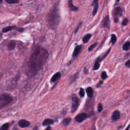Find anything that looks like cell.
I'll return each instance as SVG.
<instances>
[{"instance_id":"2e32d148","label":"cell","mask_w":130,"mask_h":130,"mask_svg":"<svg viewBox=\"0 0 130 130\" xmlns=\"http://www.w3.org/2000/svg\"><path fill=\"white\" fill-rule=\"evenodd\" d=\"M91 37V35L90 34H87L85 35L82 38L83 42L84 43H87L89 41Z\"/></svg>"},{"instance_id":"ac0fdd59","label":"cell","mask_w":130,"mask_h":130,"mask_svg":"<svg viewBox=\"0 0 130 130\" xmlns=\"http://www.w3.org/2000/svg\"><path fill=\"white\" fill-rule=\"evenodd\" d=\"M14 28H16L17 29V28L15 26H7L6 27H4L3 29V32L4 33H5V32H7L8 31L13 29H14Z\"/></svg>"},{"instance_id":"9a60e30c","label":"cell","mask_w":130,"mask_h":130,"mask_svg":"<svg viewBox=\"0 0 130 130\" xmlns=\"http://www.w3.org/2000/svg\"><path fill=\"white\" fill-rule=\"evenodd\" d=\"M86 91L87 94V96L89 98H92L93 96V90L92 88L91 87H88L86 88Z\"/></svg>"},{"instance_id":"52a82bcc","label":"cell","mask_w":130,"mask_h":130,"mask_svg":"<svg viewBox=\"0 0 130 130\" xmlns=\"http://www.w3.org/2000/svg\"><path fill=\"white\" fill-rule=\"evenodd\" d=\"M99 0H93L92 3L91 4V6L93 7L92 13V15L93 16H94L98 12V10L99 9Z\"/></svg>"},{"instance_id":"484cf974","label":"cell","mask_w":130,"mask_h":130,"mask_svg":"<svg viewBox=\"0 0 130 130\" xmlns=\"http://www.w3.org/2000/svg\"><path fill=\"white\" fill-rule=\"evenodd\" d=\"M20 0H6V2L10 4H13L18 3Z\"/></svg>"},{"instance_id":"30bf717a","label":"cell","mask_w":130,"mask_h":130,"mask_svg":"<svg viewBox=\"0 0 130 130\" xmlns=\"http://www.w3.org/2000/svg\"><path fill=\"white\" fill-rule=\"evenodd\" d=\"M81 49H82V45H77L75 47L74 50L73 51V54H72V56L73 57H75L76 56H77L79 53H80L81 51Z\"/></svg>"},{"instance_id":"277c9868","label":"cell","mask_w":130,"mask_h":130,"mask_svg":"<svg viewBox=\"0 0 130 130\" xmlns=\"http://www.w3.org/2000/svg\"><path fill=\"white\" fill-rule=\"evenodd\" d=\"M80 104L79 99L75 95H74L72 98V106H71V112H74L76 111Z\"/></svg>"},{"instance_id":"d590c367","label":"cell","mask_w":130,"mask_h":130,"mask_svg":"<svg viewBox=\"0 0 130 130\" xmlns=\"http://www.w3.org/2000/svg\"><path fill=\"white\" fill-rule=\"evenodd\" d=\"M51 129V127L50 126H48V127H46V129Z\"/></svg>"},{"instance_id":"83f0119b","label":"cell","mask_w":130,"mask_h":130,"mask_svg":"<svg viewBox=\"0 0 130 130\" xmlns=\"http://www.w3.org/2000/svg\"><path fill=\"white\" fill-rule=\"evenodd\" d=\"M129 22V20L128 18H125L123 19L122 22V25L123 26H125L126 25H127V24Z\"/></svg>"},{"instance_id":"7a4b0ae2","label":"cell","mask_w":130,"mask_h":130,"mask_svg":"<svg viewBox=\"0 0 130 130\" xmlns=\"http://www.w3.org/2000/svg\"><path fill=\"white\" fill-rule=\"evenodd\" d=\"M59 2L60 1H58L54 4L46 16V20L47 25L49 28L52 29L56 28L58 25L60 20L59 9Z\"/></svg>"},{"instance_id":"5b68a950","label":"cell","mask_w":130,"mask_h":130,"mask_svg":"<svg viewBox=\"0 0 130 130\" xmlns=\"http://www.w3.org/2000/svg\"><path fill=\"white\" fill-rule=\"evenodd\" d=\"M122 10L121 7H117L114 8L113 12V15L114 18H118L119 17L121 16L122 15Z\"/></svg>"},{"instance_id":"44dd1931","label":"cell","mask_w":130,"mask_h":130,"mask_svg":"<svg viewBox=\"0 0 130 130\" xmlns=\"http://www.w3.org/2000/svg\"><path fill=\"white\" fill-rule=\"evenodd\" d=\"M111 41H110V43H112L113 45H114L115 43H116V41H117V37L114 34H112L111 35Z\"/></svg>"},{"instance_id":"cb8c5ba5","label":"cell","mask_w":130,"mask_h":130,"mask_svg":"<svg viewBox=\"0 0 130 130\" xmlns=\"http://www.w3.org/2000/svg\"><path fill=\"white\" fill-rule=\"evenodd\" d=\"M9 123H6L4 124L1 127H0V129H2V130H7L9 128Z\"/></svg>"},{"instance_id":"8992f818","label":"cell","mask_w":130,"mask_h":130,"mask_svg":"<svg viewBox=\"0 0 130 130\" xmlns=\"http://www.w3.org/2000/svg\"><path fill=\"white\" fill-rule=\"evenodd\" d=\"M87 117V115L85 113H81L77 115L75 118V119L76 122H82L84 120H85Z\"/></svg>"},{"instance_id":"7c38bea8","label":"cell","mask_w":130,"mask_h":130,"mask_svg":"<svg viewBox=\"0 0 130 130\" xmlns=\"http://www.w3.org/2000/svg\"><path fill=\"white\" fill-rule=\"evenodd\" d=\"M120 118V112L118 110H115L112 115V120L113 121H115L118 120Z\"/></svg>"},{"instance_id":"ba28073f","label":"cell","mask_w":130,"mask_h":130,"mask_svg":"<svg viewBox=\"0 0 130 130\" xmlns=\"http://www.w3.org/2000/svg\"><path fill=\"white\" fill-rule=\"evenodd\" d=\"M30 122L25 119H21L18 122V126L21 128H25L30 125Z\"/></svg>"},{"instance_id":"d6a6232c","label":"cell","mask_w":130,"mask_h":130,"mask_svg":"<svg viewBox=\"0 0 130 130\" xmlns=\"http://www.w3.org/2000/svg\"><path fill=\"white\" fill-rule=\"evenodd\" d=\"M103 82L102 81H100V82H99L98 84H96V87H99L102 85V84L103 83Z\"/></svg>"},{"instance_id":"74e56055","label":"cell","mask_w":130,"mask_h":130,"mask_svg":"<svg viewBox=\"0 0 130 130\" xmlns=\"http://www.w3.org/2000/svg\"><path fill=\"white\" fill-rule=\"evenodd\" d=\"M3 2V0H0V3H2Z\"/></svg>"},{"instance_id":"4dcf8cb0","label":"cell","mask_w":130,"mask_h":130,"mask_svg":"<svg viewBox=\"0 0 130 130\" xmlns=\"http://www.w3.org/2000/svg\"><path fill=\"white\" fill-rule=\"evenodd\" d=\"M81 26H82V22H80L79 24L78 25V26H77V27H76V29H75V34L77 33V32L78 31L79 28H80V27H81Z\"/></svg>"},{"instance_id":"f546056e","label":"cell","mask_w":130,"mask_h":130,"mask_svg":"<svg viewBox=\"0 0 130 130\" xmlns=\"http://www.w3.org/2000/svg\"><path fill=\"white\" fill-rule=\"evenodd\" d=\"M103 110V106L102 105V104L99 103L98 106V111L99 112H102V111Z\"/></svg>"},{"instance_id":"3957f363","label":"cell","mask_w":130,"mask_h":130,"mask_svg":"<svg viewBox=\"0 0 130 130\" xmlns=\"http://www.w3.org/2000/svg\"><path fill=\"white\" fill-rule=\"evenodd\" d=\"M12 96L9 93H4L0 95V109L7 106L13 102Z\"/></svg>"},{"instance_id":"8d00e7d4","label":"cell","mask_w":130,"mask_h":130,"mask_svg":"<svg viewBox=\"0 0 130 130\" xmlns=\"http://www.w3.org/2000/svg\"><path fill=\"white\" fill-rule=\"evenodd\" d=\"M119 1L120 0H116V3H118V2H119Z\"/></svg>"},{"instance_id":"1f68e13d","label":"cell","mask_w":130,"mask_h":130,"mask_svg":"<svg viewBox=\"0 0 130 130\" xmlns=\"http://www.w3.org/2000/svg\"><path fill=\"white\" fill-rule=\"evenodd\" d=\"M125 67H126L128 68H130V60H129V59L126 62V63H125Z\"/></svg>"},{"instance_id":"5bb4252c","label":"cell","mask_w":130,"mask_h":130,"mask_svg":"<svg viewBox=\"0 0 130 130\" xmlns=\"http://www.w3.org/2000/svg\"><path fill=\"white\" fill-rule=\"evenodd\" d=\"M61 74L59 72H57L51 78V82H54L58 79H59L60 78Z\"/></svg>"},{"instance_id":"7402d4cb","label":"cell","mask_w":130,"mask_h":130,"mask_svg":"<svg viewBox=\"0 0 130 130\" xmlns=\"http://www.w3.org/2000/svg\"><path fill=\"white\" fill-rule=\"evenodd\" d=\"M110 51H111V48H109L107 51V52L105 53V54L101 58H98V59H99V61L101 62L103 59H104L106 57V56L109 54V53H110Z\"/></svg>"},{"instance_id":"9c48e42d","label":"cell","mask_w":130,"mask_h":130,"mask_svg":"<svg viewBox=\"0 0 130 130\" xmlns=\"http://www.w3.org/2000/svg\"><path fill=\"white\" fill-rule=\"evenodd\" d=\"M102 26L104 27H106L108 28H110V20L109 18V15H107L103 19L102 22Z\"/></svg>"},{"instance_id":"e0dca14e","label":"cell","mask_w":130,"mask_h":130,"mask_svg":"<svg viewBox=\"0 0 130 130\" xmlns=\"http://www.w3.org/2000/svg\"><path fill=\"white\" fill-rule=\"evenodd\" d=\"M71 121V118L70 117H67L63 119L62 121V123L64 126H68Z\"/></svg>"},{"instance_id":"4fadbf2b","label":"cell","mask_w":130,"mask_h":130,"mask_svg":"<svg viewBox=\"0 0 130 130\" xmlns=\"http://www.w3.org/2000/svg\"><path fill=\"white\" fill-rule=\"evenodd\" d=\"M54 121L52 119H50V118H46L42 122V124L44 126H47V125H50L51 124H53Z\"/></svg>"},{"instance_id":"f1b7e54d","label":"cell","mask_w":130,"mask_h":130,"mask_svg":"<svg viewBox=\"0 0 130 130\" xmlns=\"http://www.w3.org/2000/svg\"><path fill=\"white\" fill-rule=\"evenodd\" d=\"M97 45H98V43L96 42V43H95L94 44H92L91 45H90V46L89 47V48H88V51H91V50H92L96 47V46Z\"/></svg>"},{"instance_id":"6da1fadb","label":"cell","mask_w":130,"mask_h":130,"mask_svg":"<svg viewBox=\"0 0 130 130\" xmlns=\"http://www.w3.org/2000/svg\"><path fill=\"white\" fill-rule=\"evenodd\" d=\"M48 56L49 53L46 49L37 47L31 55L28 61V75L30 76L36 75L38 71L42 69Z\"/></svg>"},{"instance_id":"603a6c76","label":"cell","mask_w":130,"mask_h":130,"mask_svg":"<svg viewBox=\"0 0 130 130\" xmlns=\"http://www.w3.org/2000/svg\"><path fill=\"white\" fill-rule=\"evenodd\" d=\"M100 67V62L99 61V59L97 58V59L96 60V61L94 63V67H93V70H97L99 69Z\"/></svg>"},{"instance_id":"836d02e7","label":"cell","mask_w":130,"mask_h":130,"mask_svg":"<svg viewBox=\"0 0 130 130\" xmlns=\"http://www.w3.org/2000/svg\"><path fill=\"white\" fill-rule=\"evenodd\" d=\"M17 29L18 31H20L21 32H23L24 31V28H17Z\"/></svg>"},{"instance_id":"d4e9b609","label":"cell","mask_w":130,"mask_h":130,"mask_svg":"<svg viewBox=\"0 0 130 130\" xmlns=\"http://www.w3.org/2000/svg\"><path fill=\"white\" fill-rule=\"evenodd\" d=\"M79 94L80 95V96L81 98H83L84 96L85 95V91H84V90L83 89V88H81L80 89V91L79 92Z\"/></svg>"},{"instance_id":"8fae6325","label":"cell","mask_w":130,"mask_h":130,"mask_svg":"<svg viewBox=\"0 0 130 130\" xmlns=\"http://www.w3.org/2000/svg\"><path fill=\"white\" fill-rule=\"evenodd\" d=\"M68 6L70 11H77L78 10V8L76 7L73 4L72 0H68Z\"/></svg>"},{"instance_id":"ffe728a7","label":"cell","mask_w":130,"mask_h":130,"mask_svg":"<svg viewBox=\"0 0 130 130\" xmlns=\"http://www.w3.org/2000/svg\"><path fill=\"white\" fill-rule=\"evenodd\" d=\"M129 46H130V43L129 41L126 42L122 46V49L124 51H128L129 49Z\"/></svg>"},{"instance_id":"e575fe53","label":"cell","mask_w":130,"mask_h":130,"mask_svg":"<svg viewBox=\"0 0 130 130\" xmlns=\"http://www.w3.org/2000/svg\"><path fill=\"white\" fill-rule=\"evenodd\" d=\"M114 21L115 23H117L119 21V18H114Z\"/></svg>"},{"instance_id":"d6986e66","label":"cell","mask_w":130,"mask_h":130,"mask_svg":"<svg viewBox=\"0 0 130 130\" xmlns=\"http://www.w3.org/2000/svg\"><path fill=\"white\" fill-rule=\"evenodd\" d=\"M15 47V42L14 41H11L8 45V48L9 50H12L14 49Z\"/></svg>"},{"instance_id":"4316f807","label":"cell","mask_w":130,"mask_h":130,"mask_svg":"<svg viewBox=\"0 0 130 130\" xmlns=\"http://www.w3.org/2000/svg\"><path fill=\"white\" fill-rule=\"evenodd\" d=\"M101 77L103 80H105L107 78L108 76L107 75V73L105 71H103L101 73Z\"/></svg>"}]
</instances>
